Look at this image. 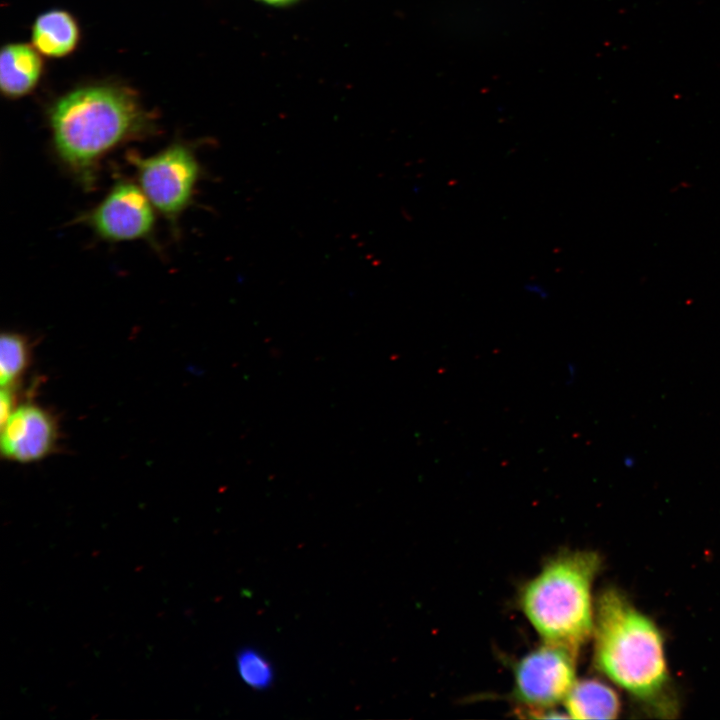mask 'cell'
<instances>
[{
  "mask_svg": "<svg viewBox=\"0 0 720 720\" xmlns=\"http://www.w3.org/2000/svg\"><path fill=\"white\" fill-rule=\"evenodd\" d=\"M564 705L567 716L574 719H614L621 708L617 693L595 679L576 681Z\"/></svg>",
  "mask_w": 720,
  "mask_h": 720,
  "instance_id": "10",
  "label": "cell"
},
{
  "mask_svg": "<svg viewBox=\"0 0 720 720\" xmlns=\"http://www.w3.org/2000/svg\"><path fill=\"white\" fill-rule=\"evenodd\" d=\"M601 566L592 551H567L549 560L520 594V607L543 642L576 652L594 632L592 583Z\"/></svg>",
  "mask_w": 720,
  "mask_h": 720,
  "instance_id": "3",
  "label": "cell"
},
{
  "mask_svg": "<svg viewBox=\"0 0 720 720\" xmlns=\"http://www.w3.org/2000/svg\"><path fill=\"white\" fill-rule=\"evenodd\" d=\"M139 186L153 207L172 225L190 205L200 176V165L192 149L173 143L151 156L128 155Z\"/></svg>",
  "mask_w": 720,
  "mask_h": 720,
  "instance_id": "4",
  "label": "cell"
},
{
  "mask_svg": "<svg viewBox=\"0 0 720 720\" xmlns=\"http://www.w3.org/2000/svg\"><path fill=\"white\" fill-rule=\"evenodd\" d=\"M32 45L42 55L62 58L70 55L80 41V28L75 17L62 9L40 14L33 23Z\"/></svg>",
  "mask_w": 720,
  "mask_h": 720,
  "instance_id": "9",
  "label": "cell"
},
{
  "mask_svg": "<svg viewBox=\"0 0 720 720\" xmlns=\"http://www.w3.org/2000/svg\"><path fill=\"white\" fill-rule=\"evenodd\" d=\"M567 372H568V374H567V377H568L567 383H572V382H574L575 376H576V367H575V365H573V363H568Z\"/></svg>",
  "mask_w": 720,
  "mask_h": 720,
  "instance_id": "15",
  "label": "cell"
},
{
  "mask_svg": "<svg viewBox=\"0 0 720 720\" xmlns=\"http://www.w3.org/2000/svg\"><path fill=\"white\" fill-rule=\"evenodd\" d=\"M84 222L103 240L131 241L151 237L155 214L152 203L140 186L119 181L84 216Z\"/></svg>",
  "mask_w": 720,
  "mask_h": 720,
  "instance_id": "6",
  "label": "cell"
},
{
  "mask_svg": "<svg viewBox=\"0 0 720 720\" xmlns=\"http://www.w3.org/2000/svg\"><path fill=\"white\" fill-rule=\"evenodd\" d=\"M30 361L29 343L23 335L5 332L0 340V383L12 389L27 369Z\"/></svg>",
  "mask_w": 720,
  "mask_h": 720,
  "instance_id": "11",
  "label": "cell"
},
{
  "mask_svg": "<svg viewBox=\"0 0 720 720\" xmlns=\"http://www.w3.org/2000/svg\"><path fill=\"white\" fill-rule=\"evenodd\" d=\"M57 439L55 418L46 409L25 403L1 426V455L18 463L36 462L53 452Z\"/></svg>",
  "mask_w": 720,
  "mask_h": 720,
  "instance_id": "7",
  "label": "cell"
},
{
  "mask_svg": "<svg viewBox=\"0 0 720 720\" xmlns=\"http://www.w3.org/2000/svg\"><path fill=\"white\" fill-rule=\"evenodd\" d=\"M15 397L12 389L2 388L0 394V424L1 426L8 420L15 410Z\"/></svg>",
  "mask_w": 720,
  "mask_h": 720,
  "instance_id": "13",
  "label": "cell"
},
{
  "mask_svg": "<svg viewBox=\"0 0 720 720\" xmlns=\"http://www.w3.org/2000/svg\"><path fill=\"white\" fill-rule=\"evenodd\" d=\"M594 664L637 700L670 712L666 704L669 673L662 634L655 623L616 589L596 603Z\"/></svg>",
  "mask_w": 720,
  "mask_h": 720,
  "instance_id": "2",
  "label": "cell"
},
{
  "mask_svg": "<svg viewBox=\"0 0 720 720\" xmlns=\"http://www.w3.org/2000/svg\"><path fill=\"white\" fill-rule=\"evenodd\" d=\"M263 1L271 3V4H283V3L290 2L292 0H263Z\"/></svg>",
  "mask_w": 720,
  "mask_h": 720,
  "instance_id": "16",
  "label": "cell"
},
{
  "mask_svg": "<svg viewBox=\"0 0 720 720\" xmlns=\"http://www.w3.org/2000/svg\"><path fill=\"white\" fill-rule=\"evenodd\" d=\"M49 125L58 158L90 188L102 158L121 144L149 135L154 120L131 89L95 84L60 97L49 110Z\"/></svg>",
  "mask_w": 720,
  "mask_h": 720,
  "instance_id": "1",
  "label": "cell"
},
{
  "mask_svg": "<svg viewBox=\"0 0 720 720\" xmlns=\"http://www.w3.org/2000/svg\"><path fill=\"white\" fill-rule=\"evenodd\" d=\"M523 288L528 293H530L542 300H545L546 298L549 297V291L543 284H541L539 282H535V281L528 282L524 285Z\"/></svg>",
  "mask_w": 720,
  "mask_h": 720,
  "instance_id": "14",
  "label": "cell"
},
{
  "mask_svg": "<svg viewBox=\"0 0 720 720\" xmlns=\"http://www.w3.org/2000/svg\"><path fill=\"white\" fill-rule=\"evenodd\" d=\"M578 652L543 642L524 656L514 670V698L530 713L550 710L564 702L576 682Z\"/></svg>",
  "mask_w": 720,
  "mask_h": 720,
  "instance_id": "5",
  "label": "cell"
},
{
  "mask_svg": "<svg viewBox=\"0 0 720 720\" xmlns=\"http://www.w3.org/2000/svg\"><path fill=\"white\" fill-rule=\"evenodd\" d=\"M44 71L42 55L33 45L9 43L0 53V89L10 99L30 94Z\"/></svg>",
  "mask_w": 720,
  "mask_h": 720,
  "instance_id": "8",
  "label": "cell"
},
{
  "mask_svg": "<svg viewBox=\"0 0 720 720\" xmlns=\"http://www.w3.org/2000/svg\"><path fill=\"white\" fill-rule=\"evenodd\" d=\"M236 665L240 678L251 688L265 689L272 684L274 675L270 662L254 649L241 650Z\"/></svg>",
  "mask_w": 720,
  "mask_h": 720,
  "instance_id": "12",
  "label": "cell"
}]
</instances>
